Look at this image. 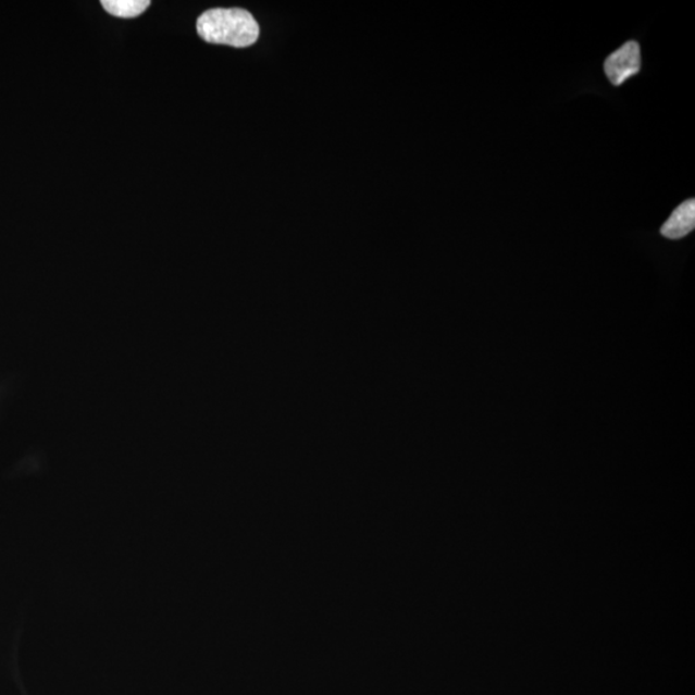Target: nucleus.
<instances>
[{"instance_id":"obj_1","label":"nucleus","mask_w":695,"mask_h":695,"mask_svg":"<svg viewBox=\"0 0 695 695\" xmlns=\"http://www.w3.org/2000/svg\"><path fill=\"white\" fill-rule=\"evenodd\" d=\"M198 33L208 44L245 48L258 40L259 25L251 13L243 9H214L199 17Z\"/></svg>"},{"instance_id":"obj_2","label":"nucleus","mask_w":695,"mask_h":695,"mask_svg":"<svg viewBox=\"0 0 695 695\" xmlns=\"http://www.w3.org/2000/svg\"><path fill=\"white\" fill-rule=\"evenodd\" d=\"M642 67L641 46L636 41H628L609 55L604 62V72L613 86H621L630 77L638 74Z\"/></svg>"},{"instance_id":"obj_3","label":"nucleus","mask_w":695,"mask_h":695,"mask_svg":"<svg viewBox=\"0 0 695 695\" xmlns=\"http://www.w3.org/2000/svg\"><path fill=\"white\" fill-rule=\"evenodd\" d=\"M695 227V201L686 200L675 209L661 229L662 235L671 240L690 235Z\"/></svg>"},{"instance_id":"obj_4","label":"nucleus","mask_w":695,"mask_h":695,"mask_svg":"<svg viewBox=\"0 0 695 695\" xmlns=\"http://www.w3.org/2000/svg\"><path fill=\"white\" fill-rule=\"evenodd\" d=\"M101 4L110 15L121 18H133L149 9V0H102Z\"/></svg>"}]
</instances>
